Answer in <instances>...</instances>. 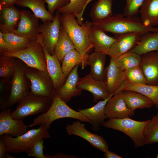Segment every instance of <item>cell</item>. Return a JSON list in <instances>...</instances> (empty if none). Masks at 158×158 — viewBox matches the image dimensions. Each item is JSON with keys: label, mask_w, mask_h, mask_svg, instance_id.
I'll return each mask as SVG.
<instances>
[{"label": "cell", "mask_w": 158, "mask_h": 158, "mask_svg": "<svg viewBox=\"0 0 158 158\" xmlns=\"http://www.w3.org/2000/svg\"><path fill=\"white\" fill-rule=\"evenodd\" d=\"M0 54L18 58L28 67L47 72L46 60L43 47L37 38L30 40L28 47L25 49Z\"/></svg>", "instance_id": "cell-6"}, {"label": "cell", "mask_w": 158, "mask_h": 158, "mask_svg": "<svg viewBox=\"0 0 158 158\" xmlns=\"http://www.w3.org/2000/svg\"><path fill=\"white\" fill-rule=\"evenodd\" d=\"M61 18V25L72 40L75 49L87 59V53L93 46L85 29L79 24L72 14H62Z\"/></svg>", "instance_id": "cell-4"}, {"label": "cell", "mask_w": 158, "mask_h": 158, "mask_svg": "<svg viewBox=\"0 0 158 158\" xmlns=\"http://www.w3.org/2000/svg\"><path fill=\"white\" fill-rule=\"evenodd\" d=\"M6 152L5 145L2 141L0 139V158H5Z\"/></svg>", "instance_id": "cell-45"}, {"label": "cell", "mask_w": 158, "mask_h": 158, "mask_svg": "<svg viewBox=\"0 0 158 158\" xmlns=\"http://www.w3.org/2000/svg\"><path fill=\"white\" fill-rule=\"evenodd\" d=\"M2 33L4 40L10 46L12 49L11 51L25 49L30 44V40L18 35L12 32Z\"/></svg>", "instance_id": "cell-37"}, {"label": "cell", "mask_w": 158, "mask_h": 158, "mask_svg": "<svg viewBox=\"0 0 158 158\" xmlns=\"http://www.w3.org/2000/svg\"><path fill=\"white\" fill-rule=\"evenodd\" d=\"M92 0H88L87 3L85 5V7L86 8V6H87V5L89 4V3L91 2V1H92Z\"/></svg>", "instance_id": "cell-48"}, {"label": "cell", "mask_w": 158, "mask_h": 158, "mask_svg": "<svg viewBox=\"0 0 158 158\" xmlns=\"http://www.w3.org/2000/svg\"><path fill=\"white\" fill-rule=\"evenodd\" d=\"M61 15L58 11L53 21L47 20L40 25V31L43 36V43L48 53L52 55L58 40L61 25Z\"/></svg>", "instance_id": "cell-10"}, {"label": "cell", "mask_w": 158, "mask_h": 158, "mask_svg": "<svg viewBox=\"0 0 158 158\" xmlns=\"http://www.w3.org/2000/svg\"><path fill=\"white\" fill-rule=\"evenodd\" d=\"M156 157L157 158H158V153L157 154V155Z\"/></svg>", "instance_id": "cell-49"}, {"label": "cell", "mask_w": 158, "mask_h": 158, "mask_svg": "<svg viewBox=\"0 0 158 158\" xmlns=\"http://www.w3.org/2000/svg\"><path fill=\"white\" fill-rule=\"evenodd\" d=\"M120 88L107 101L105 109L106 118H123L133 116L135 110L127 106L121 94Z\"/></svg>", "instance_id": "cell-15"}, {"label": "cell", "mask_w": 158, "mask_h": 158, "mask_svg": "<svg viewBox=\"0 0 158 158\" xmlns=\"http://www.w3.org/2000/svg\"><path fill=\"white\" fill-rule=\"evenodd\" d=\"M77 86L82 90L91 92L93 96V102H95L100 99L105 100L114 95H110L108 92L105 82L95 78L90 73L80 78Z\"/></svg>", "instance_id": "cell-16"}, {"label": "cell", "mask_w": 158, "mask_h": 158, "mask_svg": "<svg viewBox=\"0 0 158 158\" xmlns=\"http://www.w3.org/2000/svg\"><path fill=\"white\" fill-rule=\"evenodd\" d=\"M139 12L144 25L150 27L158 25V0H145Z\"/></svg>", "instance_id": "cell-23"}, {"label": "cell", "mask_w": 158, "mask_h": 158, "mask_svg": "<svg viewBox=\"0 0 158 158\" xmlns=\"http://www.w3.org/2000/svg\"><path fill=\"white\" fill-rule=\"evenodd\" d=\"M121 94L127 106L131 110L150 109L154 105L150 99L139 92L130 90H122Z\"/></svg>", "instance_id": "cell-25"}, {"label": "cell", "mask_w": 158, "mask_h": 158, "mask_svg": "<svg viewBox=\"0 0 158 158\" xmlns=\"http://www.w3.org/2000/svg\"><path fill=\"white\" fill-rule=\"evenodd\" d=\"M79 65H77L68 75L63 84L55 90V93L63 101L66 103L74 97L80 95L81 90L78 88L77 84L80 78L78 71Z\"/></svg>", "instance_id": "cell-18"}, {"label": "cell", "mask_w": 158, "mask_h": 158, "mask_svg": "<svg viewBox=\"0 0 158 158\" xmlns=\"http://www.w3.org/2000/svg\"><path fill=\"white\" fill-rule=\"evenodd\" d=\"M92 23L103 31L114 34L134 32L143 34L148 32L158 31L157 28L144 25L140 18L136 16L126 17L123 13L116 14L105 20Z\"/></svg>", "instance_id": "cell-1"}, {"label": "cell", "mask_w": 158, "mask_h": 158, "mask_svg": "<svg viewBox=\"0 0 158 158\" xmlns=\"http://www.w3.org/2000/svg\"><path fill=\"white\" fill-rule=\"evenodd\" d=\"M1 83L9 84L17 68L19 60L16 58L0 54Z\"/></svg>", "instance_id": "cell-31"}, {"label": "cell", "mask_w": 158, "mask_h": 158, "mask_svg": "<svg viewBox=\"0 0 158 158\" xmlns=\"http://www.w3.org/2000/svg\"><path fill=\"white\" fill-rule=\"evenodd\" d=\"M26 77L30 81V92L36 96L53 100L55 90L48 72L26 67L24 72Z\"/></svg>", "instance_id": "cell-8"}, {"label": "cell", "mask_w": 158, "mask_h": 158, "mask_svg": "<svg viewBox=\"0 0 158 158\" xmlns=\"http://www.w3.org/2000/svg\"><path fill=\"white\" fill-rule=\"evenodd\" d=\"M115 59L111 57L109 63L106 68L105 82L107 90L110 95H114L126 80L125 72L117 66Z\"/></svg>", "instance_id": "cell-20"}, {"label": "cell", "mask_w": 158, "mask_h": 158, "mask_svg": "<svg viewBox=\"0 0 158 158\" xmlns=\"http://www.w3.org/2000/svg\"><path fill=\"white\" fill-rule=\"evenodd\" d=\"M21 60H19L15 72L11 81V89L7 98L1 101L0 109L3 110L18 102L30 93L26 78L24 73L26 68Z\"/></svg>", "instance_id": "cell-7"}, {"label": "cell", "mask_w": 158, "mask_h": 158, "mask_svg": "<svg viewBox=\"0 0 158 158\" xmlns=\"http://www.w3.org/2000/svg\"><path fill=\"white\" fill-rule=\"evenodd\" d=\"M141 57L140 66L146 78L147 84L158 85V51L150 52Z\"/></svg>", "instance_id": "cell-21"}, {"label": "cell", "mask_w": 158, "mask_h": 158, "mask_svg": "<svg viewBox=\"0 0 158 158\" xmlns=\"http://www.w3.org/2000/svg\"><path fill=\"white\" fill-rule=\"evenodd\" d=\"M120 88L122 90L134 91L143 95L150 99L158 109V85L133 84L125 80Z\"/></svg>", "instance_id": "cell-30"}, {"label": "cell", "mask_w": 158, "mask_h": 158, "mask_svg": "<svg viewBox=\"0 0 158 158\" xmlns=\"http://www.w3.org/2000/svg\"><path fill=\"white\" fill-rule=\"evenodd\" d=\"M5 158H16L15 157H13L11 155L9 154L8 153L6 152L5 155Z\"/></svg>", "instance_id": "cell-47"}, {"label": "cell", "mask_w": 158, "mask_h": 158, "mask_svg": "<svg viewBox=\"0 0 158 158\" xmlns=\"http://www.w3.org/2000/svg\"><path fill=\"white\" fill-rule=\"evenodd\" d=\"M77 158V157L73 155H69L61 154L56 153L52 156H49V158Z\"/></svg>", "instance_id": "cell-46"}, {"label": "cell", "mask_w": 158, "mask_h": 158, "mask_svg": "<svg viewBox=\"0 0 158 158\" xmlns=\"http://www.w3.org/2000/svg\"><path fill=\"white\" fill-rule=\"evenodd\" d=\"M113 0H98L92 5L90 14L93 23L105 20L113 16Z\"/></svg>", "instance_id": "cell-29"}, {"label": "cell", "mask_w": 158, "mask_h": 158, "mask_svg": "<svg viewBox=\"0 0 158 158\" xmlns=\"http://www.w3.org/2000/svg\"><path fill=\"white\" fill-rule=\"evenodd\" d=\"M18 0H1L0 1V9L14 6Z\"/></svg>", "instance_id": "cell-43"}, {"label": "cell", "mask_w": 158, "mask_h": 158, "mask_svg": "<svg viewBox=\"0 0 158 158\" xmlns=\"http://www.w3.org/2000/svg\"><path fill=\"white\" fill-rule=\"evenodd\" d=\"M1 0H0V1H1Z\"/></svg>", "instance_id": "cell-50"}, {"label": "cell", "mask_w": 158, "mask_h": 158, "mask_svg": "<svg viewBox=\"0 0 158 158\" xmlns=\"http://www.w3.org/2000/svg\"><path fill=\"white\" fill-rule=\"evenodd\" d=\"M130 51L140 56L150 52L158 51V31L148 32L142 34L136 45Z\"/></svg>", "instance_id": "cell-24"}, {"label": "cell", "mask_w": 158, "mask_h": 158, "mask_svg": "<svg viewBox=\"0 0 158 158\" xmlns=\"http://www.w3.org/2000/svg\"><path fill=\"white\" fill-rule=\"evenodd\" d=\"M66 132L69 135H74L84 139L92 146L104 152L109 150L108 144L104 138L88 130L84 124L79 121L67 124Z\"/></svg>", "instance_id": "cell-13"}, {"label": "cell", "mask_w": 158, "mask_h": 158, "mask_svg": "<svg viewBox=\"0 0 158 158\" xmlns=\"http://www.w3.org/2000/svg\"><path fill=\"white\" fill-rule=\"evenodd\" d=\"M137 32L114 34L116 39L109 48L107 55L116 58L131 50L137 44L141 35Z\"/></svg>", "instance_id": "cell-14"}, {"label": "cell", "mask_w": 158, "mask_h": 158, "mask_svg": "<svg viewBox=\"0 0 158 158\" xmlns=\"http://www.w3.org/2000/svg\"><path fill=\"white\" fill-rule=\"evenodd\" d=\"M52 100L39 97L30 92L29 95L18 102L15 110L10 113L11 118L23 120L26 117L46 112L50 107Z\"/></svg>", "instance_id": "cell-9"}, {"label": "cell", "mask_w": 158, "mask_h": 158, "mask_svg": "<svg viewBox=\"0 0 158 158\" xmlns=\"http://www.w3.org/2000/svg\"><path fill=\"white\" fill-rule=\"evenodd\" d=\"M39 19L30 11L23 9L20 11V17L17 28L12 32L30 40L36 39L40 34Z\"/></svg>", "instance_id": "cell-12"}, {"label": "cell", "mask_w": 158, "mask_h": 158, "mask_svg": "<svg viewBox=\"0 0 158 158\" xmlns=\"http://www.w3.org/2000/svg\"><path fill=\"white\" fill-rule=\"evenodd\" d=\"M144 0H125L126 4L123 10V15L126 17L137 15Z\"/></svg>", "instance_id": "cell-39"}, {"label": "cell", "mask_w": 158, "mask_h": 158, "mask_svg": "<svg viewBox=\"0 0 158 158\" xmlns=\"http://www.w3.org/2000/svg\"><path fill=\"white\" fill-rule=\"evenodd\" d=\"M0 32L2 33L12 32L18 23L20 11L14 6L0 9Z\"/></svg>", "instance_id": "cell-27"}, {"label": "cell", "mask_w": 158, "mask_h": 158, "mask_svg": "<svg viewBox=\"0 0 158 158\" xmlns=\"http://www.w3.org/2000/svg\"><path fill=\"white\" fill-rule=\"evenodd\" d=\"M45 3V0H18L15 4L20 7L29 8L35 16L43 22L53 21L54 16L46 9Z\"/></svg>", "instance_id": "cell-28"}, {"label": "cell", "mask_w": 158, "mask_h": 158, "mask_svg": "<svg viewBox=\"0 0 158 158\" xmlns=\"http://www.w3.org/2000/svg\"><path fill=\"white\" fill-rule=\"evenodd\" d=\"M43 144V139L36 142L33 146L32 152L28 154V156L36 158H49V155L44 154L43 150L44 147Z\"/></svg>", "instance_id": "cell-40"}, {"label": "cell", "mask_w": 158, "mask_h": 158, "mask_svg": "<svg viewBox=\"0 0 158 158\" xmlns=\"http://www.w3.org/2000/svg\"><path fill=\"white\" fill-rule=\"evenodd\" d=\"M87 59L83 58L75 49L67 53L63 60L61 66L65 80L72 69L77 65L80 64L82 69H84L87 65Z\"/></svg>", "instance_id": "cell-33"}, {"label": "cell", "mask_w": 158, "mask_h": 158, "mask_svg": "<svg viewBox=\"0 0 158 158\" xmlns=\"http://www.w3.org/2000/svg\"><path fill=\"white\" fill-rule=\"evenodd\" d=\"M106 55L95 51L88 55L87 61V64L91 68L90 73L95 78L105 82L106 78Z\"/></svg>", "instance_id": "cell-26"}, {"label": "cell", "mask_w": 158, "mask_h": 158, "mask_svg": "<svg viewBox=\"0 0 158 158\" xmlns=\"http://www.w3.org/2000/svg\"><path fill=\"white\" fill-rule=\"evenodd\" d=\"M67 118L77 119L81 122L92 124L89 119L79 111H76L69 107L67 103L61 99L55 93L49 109L46 112L35 118L32 123L29 125V127L44 125L49 128L51 124L54 121Z\"/></svg>", "instance_id": "cell-3"}, {"label": "cell", "mask_w": 158, "mask_h": 158, "mask_svg": "<svg viewBox=\"0 0 158 158\" xmlns=\"http://www.w3.org/2000/svg\"><path fill=\"white\" fill-rule=\"evenodd\" d=\"M141 60V56L135 52L129 51L115 58V63L121 70L125 71L140 66Z\"/></svg>", "instance_id": "cell-34"}, {"label": "cell", "mask_w": 158, "mask_h": 158, "mask_svg": "<svg viewBox=\"0 0 158 158\" xmlns=\"http://www.w3.org/2000/svg\"><path fill=\"white\" fill-rule=\"evenodd\" d=\"M104 157L105 158H122L121 156L109 150L104 152Z\"/></svg>", "instance_id": "cell-44"}, {"label": "cell", "mask_w": 158, "mask_h": 158, "mask_svg": "<svg viewBox=\"0 0 158 158\" xmlns=\"http://www.w3.org/2000/svg\"><path fill=\"white\" fill-rule=\"evenodd\" d=\"M85 29L88 38L93 45L94 51L106 55L116 39L107 35L105 32L95 26L92 22L87 21L80 25Z\"/></svg>", "instance_id": "cell-11"}, {"label": "cell", "mask_w": 158, "mask_h": 158, "mask_svg": "<svg viewBox=\"0 0 158 158\" xmlns=\"http://www.w3.org/2000/svg\"><path fill=\"white\" fill-rule=\"evenodd\" d=\"M70 0H45L47 4L48 10L53 15L55 11L57 9L63 7L68 5Z\"/></svg>", "instance_id": "cell-41"}, {"label": "cell", "mask_w": 158, "mask_h": 158, "mask_svg": "<svg viewBox=\"0 0 158 158\" xmlns=\"http://www.w3.org/2000/svg\"><path fill=\"white\" fill-rule=\"evenodd\" d=\"M38 41L42 46L46 60L47 71L56 90L63 84L66 80L61 66V63L54 53L51 55L47 51L43 43L42 37L39 38Z\"/></svg>", "instance_id": "cell-19"}, {"label": "cell", "mask_w": 158, "mask_h": 158, "mask_svg": "<svg viewBox=\"0 0 158 158\" xmlns=\"http://www.w3.org/2000/svg\"><path fill=\"white\" fill-rule=\"evenodd\" d=\"M49 129L46 126L42 125L38 128L30 129L15 138L4 134L0 136V139L4 144L6 152H25L28 154L32 152L33 146L36 142L51 137Z\"/></svg>", "instance_id": "cell-2"}, {"label": "cell", "mask_w": 158, "mask_h": 158, "mask_svg": "<svg viewBox=\"0 0 158 158\" xmlns=\"http://www.w3.org/2000/svg\"><path fill=\"white\" fill-rule=\"evenodd\" d=\"M88 0H70L66 6L56 10L62 14H71L77 18V21L80 25L82 23L83 16Z\"/></svg>", "instance_id": "cell-35"}, {"label": "cell", "mask_w": 158, "mask_h": 158, "mask_svg": "<svg viewBox=\"0 0 158 158\" xmlns=\"http://www.w3.org/2000/svg\"><path fill=\"white\" fill-rule=\"evenodd\" d=\"M143 134L145 145L158 142V112L149 120Z\"/></svg>", "instance_id": "cell-36"}, {"label": "cell", "mask_w": 158, "mask_h": 158, "mask_svg": "<svg viewBox=\"0 0 158 158\" xmlns=\"http://www.w3.org/2000/svg\"><path fill=\"white\" fill-rule=\"evenodd\" d=\"M124 72L125 80L128 83L135 85L147 84L146 78L140 66Z\"/></svg>", "instance_id": "cell-38"}, {"label": "cell", "mask_w": 158, "mask_h": 158, "mask_svg": "<svg viewBox=\"0 0 158 158\" xmlns=\"http://www.w3.org/2000/svg\"><path fill=\"white\" fill-rule=\"evenodd\" d=\"M74 49H75L72 40L61 25L59 37L54 48V53L61 63L65 56Z\"/></svg>", "instance_id": "cell-32"}, {"label": "cell", "mask_w": 158, "mask_h": 158, "mask_svg": "<svg viewBox=\"0 0 158 158\" xmlns=\"http://www.w3.org/2000/svg\"><path fill=\"white\" fill-rule=\"evenodd\" d=\"M148 121H137L129 117L111 118L104 122L101 126L123 132L131 139L135 147H138L145 145L143 133Z\"/></svg>", "instance_id": "cell-5"}, {"label": "cell", "mask_w": 158, "mask_h": 158, "mask_svg": "<svg viewBox=\"0 0 158 158\" xmlns=\"http://www.w3.org/2000/svg\"><path fill=\"white\" fill-rule=\"evenodd\" d=\"M9 109L1 110L0 113V135L6 134L17 137L28 131L29 125H25L23 120H15L10 116Z\"/></svg>", "instance_id": "cell-17"}, {"label": "cell", "mask_w": 158, "mask_h": 158, "mask_svg": "<svg viewBox=\"0 0 158 158\" xmlns=\"http://www.w3.org/2000/svg\"><path fill=\"white\" fill-rule=\"evenodd\" d=\"M12 49L9 44L4 39L3 33L0 32V53L11 51Z\"/></svg>", "instance_id": "cell-42"}, {"label": "cell", "mask_w": 158, "mask_h": 158, "mask_svg": "<svg viewBox=\"0 0 158 158\" xmlns=\"http://www.w3.org/2000/svg\"><path fill=\"white\" fill-rule=\"evenodd\" d=\"M112 96L99 101L91 107L78 109V111L92 122V128L94 131L99 130L100 126L104 122V119L106 118L105 107L107 101Z\"/></svg>", "instance_id": "cell-22"}]
</instances>
